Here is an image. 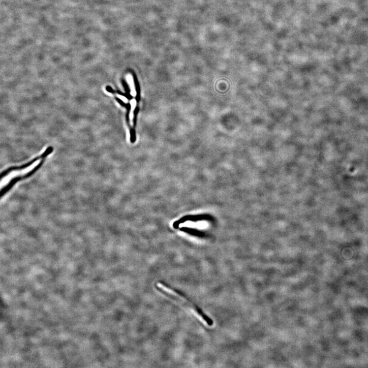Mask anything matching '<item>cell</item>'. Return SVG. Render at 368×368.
<instances>
[{"label":"cell","mask_w":368,"mask_h":368,"mask_svg":"<svg viewBox=\"0 0 368 368\" xmlns=\"http://www.w3.org/2000/svg\"><path fill=\"white\" fill-rule=\"evenodd\" d=\"M54 148L52 146H49L46 150L42 154L32 159L30 161L20 166H15L9 167L6 170L3 171L1 173V179L3 180L8 175L15 171L22 170L32 166L37 161L41 159H46L53 151Z\"/></svg>","instance_id":"cell-3"},{"label":"cell","mask_w":368,"mask_h":368,"mask_svg":"<svg viewBox=\"0 0 368 368\" xmlns=\"http://www.w3.org/2000/svg\"><path fill=\"white\" fill-rule=\"evenodd\" d=\"M128 79L129 82L130 84L131 88L132 89V95L133 96H136V91L135 90L134 82L133 81L132 76H131L130 75L128 76Z\"/></svg>","instance_id":"cell-4"},{"label":"cell","mask_w":368,"mask_h":368,"mask_svg":"<svg viewBox=\"0 0 368 368\" xmlns=\"http://www.w3.org/2000/svg\"><path fill=\"white\" fill-rule=\"evenodd\" d=\"M157 289L162 294L186 305L190 310L194 311L209 326L213 325V320L208 316L199 306L189 299L185 294L180 291L171 288L164 283H158L157 285Z\"/></svg>","instance_id":"cell-1"},{"label":"cell","mask_w":368,"mask_h":368,"mask_svg":"<svg viewBox=\"0 0 368 368\" xmlns=\"http://www.w3.org/2000/svg\"><path fill=\"white\" fill-rule=\"evenodd\" d=\"M46 159H42L40 163L34 169L27 173L14 177L8 183L7 185L2 189L1 198H4L20 181L25 180L34 175L43 165Z\"/></svg>","instance_id":"cell-2"},{"label":"cell","mask_w":368,"mask_h":368,"mask_svg":"<svg viewBox=\"0 0 368 368\" xmlns=\"http://www.w3.org/2000/svg\"><path fill=\"white\" fill-rule=\"evenodd\" d=\"M136 104V101H135V100H133L132 103V107H132V110H131V114H130V118H131V121H132V120H133V112H134V109H135V108Z\"/></svg>","instance_id":"cell-5"}]
</instances>
